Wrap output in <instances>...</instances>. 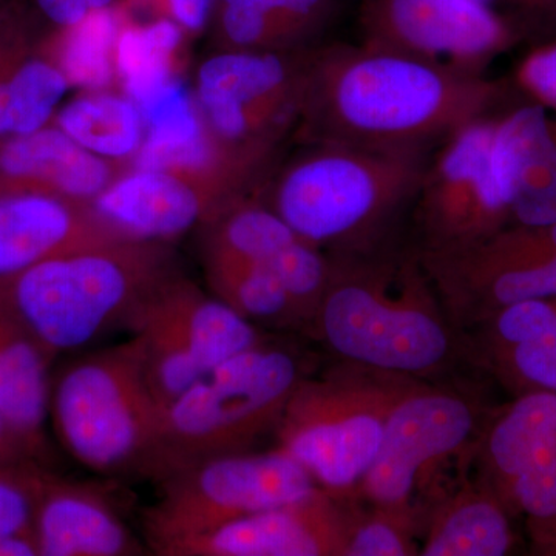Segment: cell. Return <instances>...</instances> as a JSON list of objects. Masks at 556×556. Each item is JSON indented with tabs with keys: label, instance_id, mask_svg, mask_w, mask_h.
<instances>
[{
	"label": "cell",
	"instance_id": "8fae6325",
	"mask_svg": "<svg viewBox=\"0 0 556 556\" xmlns=\"http://www.w3.org/2000/svg\"><path fill=\"white\" fill-rule=\"evenodd\" d=\"M478 405L447 388L419 380L388 419L375 463L353 492L372 507L419 511L416 497L478 438Z\"/></svg>",
	"mask_w": 556,
	"mask_h": 556
},
{
	"label": "cell",
	"instance_id": "ffe728a7",
	"mask_svg": "<svg viewBox=\"0 0 556 556\" xmlns=\"http://www.w3.org/2000/svg\"><path fill=\"white\" fill-rule=\"evenodd\" d=\"M39 556H138L146 548L98 486L43 468L35 514Z\"/></svg>",
	"mask_w": 556,
	"mask_h": 556
},
{
	"label": "cell",
	"instance_id": "f1b7e54d",
	"mask_svg": "<svg viewBox=\"0 0 556 556\" xmlns=\"http://www.w3.org/2000/svg\"><path fill=\"white\" fill-rule=\"evenodd\" d=\"M208 292L251 324L299 325L287 291L265 263L248 258L203 260Z\"/></svg>",
	"mask_w": 556,
	"mask_h": 556
},
{
	"label": "cell",
	"instance_id": "ac0fdd59",
	"mask_svg": "<svg viewBox=\"0 0 556 556\" xmlns=\"http://www.w3.org/2000/svg\"><path fill=\"white\" fill-rule=\"evenodd\" d=\"M492 152L510 225L556 223V113L515 102L496 116Z\"/></svg>",
	"mask_w": 556,
	"mask_h": 556
},
{
	"label": "cell",
	"instance_id": "e0dca14e",
	"mask_svg": "<svg viewBox=\"0 0 556 556\" xmlns=\"http://www.w3.org/2000/svg\"><path fill=\"white\" fill-rule=\"evenodd\" d=\"M127 240L90 203L38 190L0 189V289L47 260Z\"/></svg>",
	"mask_w": 556,
	"mask_h": 556
},
{
	"label": "cell",
	"instance_id": "d590c367",
	"mask_svg": "<svg viewBox=\"0 0 556 556\" xmlns=\"http://www.w3.org/2000/svg\"><path fill=\"white\" fill-rule=\"evenodd\" d=\"M119 0H33L36 10L51 28L78 24L98 11L112 9Z\"/></svg>",
	"mask_w": 556,
	"mask_h": 556
},
{
	"label": "cell",
	"instance_id": "8992f818",
	"mask_svg": "<svg viewBox=\"0 0 556 556\" xmlns=\"http://www.w3.org/2000/svg\"><path fill=\"white\" fill-rule=\"evenodd\" d=\"M303 378L295 354L265 340L211 369L163 408L153 481L276 433Z\"/></svg>",
	"mask_w": 556,
	"mask_h": 556
},
{
	"label": "cell",
	"instance_id": "83f0119b",
	"mask_svg": "<svg viewBox=\"0 0 556 556\" xmlns=\"http://www.w3.org/2000/svg\"><path fill=\"white\" fill-rule=\"evenodd\" d=\"M124 14L126 9L118 2L78 24L42 35L43 53L61 70L70 89H115L116 39Z\"/></svg>",
	"mask_w": 556,
	"mask_h": 556
},
{
	"label": "cell",
	"instance_id": "f35d334b",
	"mask_svg": "<svg viewBox=\"0 0 556 556\" xmlns=\"http://www.w3.org/2000/svg\"><path fill=\"white\" fill-rule=\"evenodd\" d=\"M481 2L490 3V5H492V2H490V0H481Z\"/></svg>",
	"mask_w": 556,
	"mask_h": 556
},
{
	"label": "cell",
	"instance_id": "5bb4252c",
	"mask_svg": "<svg viewBox=\"0 0 556 556\" xmlns=\"http://www.w3.org/2000/svg\"><path fill=\"white\" fill-rule=\"evenodd\" d=\"M478 452L482 473L526 522L533 551L556 556V394H517L486 424Z\"/></svg>",
	"mask_w": 556,
	"mask_h": 556
},
{
	"label": "cell",
	"instance_id": "8d00e7d4",
	"mask_svg": "<svg viewBox=\"0 0 556 556\" xmlns=\"http://www.w3.org/2000/svg\"><path fill=\"white\" fill-rule=\"evenodd\" d=\"M0 456L13 464L28 463V460L39 463L40 460L24 438L11 427L2 413H0Z\"/></svg>",
	"mask_w": 556,
	"mask_h": 556
},
{
	"label": "cell",
	"instance_id": "d4e9b609",
	"mask_svg": "<svg viewBox=\"0 0 556 556\" xmlns=\"http://www.w3.org/2000/svg\"><path fill=\"white\" fill-rule=\"evenodd\" d=\"M338 0H218L212 27L218 50L298 51L317 39Z\"/></svg>",
	"mask_w": 556,
	"mask_h": 556
},
{
	"label": "cell",
	"instance_id": "30bf717a",
	"mask_svg": "<svg viewBox=\"0 0 556 556\" xmlns=\"http://www.w3.org/2000/svg\"><path fill=\"white\" fill-rule=\"evenodd\" d=\"M316 47L218 50L207 58L197 72L193 97L208 129L230 144L283 148L298 123Z\"/></svg>",
	"mask_w": 556,
	"mask_h": 556
},
{
	"label": "cell",
	"instance_id": "484cf974",
	"mask_svg": "<svg viewBox=\"0 0 556 556\" xmlns=\"http://www.w3.org/2000/svg\"><path fill=\"white\" fill-rule=\"evenodd\" d=\"M188 38L174 22H141L126 9L116 39V87L138 108L148 104L179 80V58Z\"/></svg>",
	"mask_w": 556,
	"mask_h": 556
},
{
	"label": "cell",
	"instance_id": "1f68e13d",
	"mask_svg": "<svg viewBox=\"0 0 556 556\" xmlns=\"http://www.w3.org/2000/svg\"><path fill=\"white\" fill-rule=\"evenodd\" d=\"M43 468L36 460L0 468V541L35 532Z\"/></svg>",
	"mask_w": 556,
	"mask_h": 556
},
{
	"label": "cell",
	"instance_id": "9a60e30c",
	"mask_svg": "<svg viewBox=\"0 0 556 556\" xmlns=\"http://www.w3.org/2000/svg\"><path fill=\"white\" fill-rule=\"evenodd\" d=\"M240 200L177 172L126 169L90 206L123 239L172 244Z\"/></svg>",
	"mask_w": 556,
	"mask_h": 556
},
{
	"label": "cell",
	"instance_id": "7c38bea8",
	"mask_svg": "<svg viewBox=\"0 0 556 556\" xmlns=\"http://www.w3.org/2000/svg\"><path fill=\"white\" fill-rule=\"evenodd\" d=\"M358 30L364 46L473 75L526 42L517 22L481 0H362Z\"/></svg>",
	"mask_w": 556,
	"mask_h": 556
},
{
	"label": "cell",
	"instance_id": "cb8c5ba5",
	"mask_svg": "<svg viewBox=\"0 0 556 556\" xmlns=\"http://www.w3.org/2000/svg\"><path fill=\"white\" fill-rule=\"evenodd\" d=\"M54 358L0 298V413L40 460L49 453L46 424Z\"/></svg>",
	"mask_w": 556,
	"mask_h": 556
},
{
	"label": "cell",
	"instance_id": "ba28073f",
	"mask_svg": "<svg viewBox=\"0 0 556 556\" xmlns=\"http://www.w3.org/2000/svg\"><path fill=\"white\" fill-rule=\"evenodd\" d=\"M159 484L160 496L144 514V532L150 551L160 556L175 544L318 489L305 467L278 447L201 460Z\"/></svg>",
	"mask_w": 556,
	"mask_h": 556
},
{
	"label": "cell",
	"instance_id": "52a82bcc",
	"mask_svg": "<svg viewBox=\"0 0 556 556\" xmlns=\"http://www.w3.org/2000/svg\"><path fill=\"white\" fill-rule=\"evenodd\" d=\"M416 379L356 365L300 380L276 430L278 448L320 489L353 492L378 456L391 413Z\"/></svg>",
	"mask_w": 556,
	"mask_h": 556
},
{
	"label": "cell",
	"instance_id": "e575fe53",
	"mask_svg": "<svg viewBox=\"0 0 556 556\" xmlns=\"http://www.w3.org/2000/svg\"><path fill=\"white\" fill-rule=\"evenodd\" d=\"M495 9L517 22L526 42L556 39V0H490Z\"/></svg>",
	"mask_w": 556,
	"mask_h": 556
},
{
	"label": "cell",
	"instance_id": "ab89813d",
	"mask_svg": "<svg viewBox=\"0 0 556 556\" xmlns=\"http://www.w3.org/2000/svg\"><path fill=\"white\" fill-rule=\"evenodd\" d=\"M0 2H2V0H0Z\"/></svg>",
	"mask_w": 556,
	"mask_h": 556
},
{
	"label": "cell",
	"instance_id": "836d02e7",
	"mask_svg": "<svg viewBox=\"0 0 556 556\" xmlns=\"http://www.w3.org/2000/svg\"><path fill=\"white\" fill-rule=\"evenodd\" d=\"M131 14L144 13L153 20H167L186 35L199 36L214 20L218 0H119Z\"/></svg>",
	"mask_w": 556,
	"mask_h": 556
},
{
	"label": "cell",
	"instance_id": "277c9868",
	"mask_svg": "<svg viewBox=\"0 0 556 556\" xmlns=\"http://www.w3.org/2000/svg\"><path fill=\"white\" fill-rule=\"evenodd\" d=\"M178 273L172 244L116 240L40 263L0 289V298L58 357L116 327Z\"/></svg>",
	"mask_w": 556,
	"mask_h": 556
},
{
	"label": "cell",
	"instance_id": "7402d4cb",
	"mask_svg": "<svg viewBox=\"0 0 556 556\" xmlns=\"http://www.w3.org/2000/svg\"><path fill=\"white\" fill-rule=\"evenodd\" d=\"M485 367L515 394H556V298L527 300L478 325Z\"/></svg>",
	"mask_w": 556,
	"mask_h": 556
},
{
	"label": "cell",
	"instance_id": "d6986e66",
	"mask_svg": "<svg viewBox=\"0 0 556 556\" xmlns=\"http://www.w3.org/2000/svg\"><path fill=\"white\" fill-rule=\"evenodd\" d=\"M17 0L0 2V142L49 126L70 86Z\"/></svg>",
	"mask_w": 556,
	"mask_h": 556
},
{
	"label": "cell",
	"instance_id": "4dcf8cb0",
	"mask_svg": "<svg viewBox=\"0 0 556 556\" xmlns=\"http://www.w3.org/2000/svg\"><path fill=\"white\" fill-rule=\"evenodd\" d=\"M420 514L401 508L375 507V511L356 518L348 515L343 556L419 555L415 544Z\"/></svg>",
	"mask_w": 556,
	"mask_h": 556
},
{
	"label": "cell",
	"instance_id": "5b68a950",
	"mask_svg": "<svg viewBox=\"0 0 556 556\" xmlns=\"http://www.w3.org/2000/svg\"><path fill=\"white\" fill-rule=\"evenodd\" d=\"M50 417L80 466L105 477L152 479L163 407L134 336L70 362L51 382Z\"/></svg>",
	"mask_w": 556,
	"mask_h": 556
},
{
	"label": "cell",
	"instance_id": "4fadbf2b",
	"mask_svg": "<svg viewBox=\"0 0 556 556\" xmlns=\"http://www.w3.org/2000/svg\"><path fill=\"white\" fill-rule=\"evenodd\" d=\"M496 116L468 124L431 156L409 211L417 254L471 247L510 226L493 166Z\"/></svg>",
	"mask_w": 556,
	"mask_h": 556
},
{
	"label": "cell",
	"instance_id": "4316f807",
	"mask_svg": "<svg viewBox=\"0 0 556 556\" xmlns=\"http://www.w3.org/2000/svg\"><path fill=\"white\" fill-rule=\"evenodd\" d=\"M54 126L80 148L129 169L146 138L141 110L123 91H80L54 113Z\"/></svg>",
	"mask_w": 556,
	"mask_h": 556
},
{
	"label": "cell",
	"instance_id": "603a6c76",
	"mask_svg": "<svg viewBox=\"0 0 556 556\" xmlns=\"http://www.w3.org/2000/svg\"><path fill=\"white\" fill-rule=\"evenodd\" d=\"M514 514L484 473L464 482L431 507L422 525L424 556H503L518 536Z\"/></svg>",
	"mask_w": 556,
	"mask_h": 556
},
{
	"label": "cell",
	"instance_id": "d6a6232c",
	"mask_svg": "<svg viewBox=\"0 0 556 556\" xmlns=\"http://www.w3.org/2000/svg\"><path fill=\"white\" fill-rule=\"evenodd\" d=\"M508 80L519 100L556 113V39L530 46Z\"/></svg>",
	"mask_w": 556,
	"mask_h": 556
},
{
	"label": "cell",
	"instance_id": "6da1fadb",
	"mask_svg": "<svg viewBox=\"0 0 556 556\" xmlns=\"http://www.w3.org/2000/svg\"><path fill=\"white\" fill-rule=\"evenodd\" d=\"M517 101L508 79L364 43H320L311 53L291 138L298 144L433 153L468 124Z\"/></svg>",
	"mask_w": 556,
	"mask_h": 556
},
{
	"label": "cell",
	"instance_id": "f546056e",
	"mask_svg": "<svg viewBox=\"0 0 556 556\" xmlns=\"http://www.w3.org/2000/svg\"><path fill=\"white\" fill-rule=\"evenodd\" d=\"M453 324L478 325L496 311L527 302L556 298V257L514 273L481 278L439 292Z\"/></svg>",
	"mask_w": 556,
	"mask_h": 556
},
{
	"label": "cell",
	"instance_id": "9c48e42d",
	"mask_svg": "<svg viewBox=\"0 0 556 556\" xmlns=\"http://www.w3.org/2000/svg\"><path fill=\"white\" fill-rule=\"evenodd\" d=\"M129 329L163 408L211 369L263 342L257 325L179 273L150 294Z\"/></svg>",
	"mask_w": 556,
	"mask_h": 556
},
{
	"label": "cell",
	"instance_id": "44dd1931",
	"mask_svg": "<svg viewBox=\"0 0 556 556\" xmlns=\"http://www.w3.org/2000/svg\"><path fill=\"white\" fill-rule=\"evenodd\" d=\"M124 170L80 148L53 123L0 142V189L38 190L91 203Z\"/></svg>",
	"mask_w": 556,
	"mask_h": 556
},
{
	"label": "cell",
	"instance_id": "2e32d148",
	"mask_svg": "<svg viewBox=\"0 0 556 556\" xmlns=\"http://www.w3.org/2000/svg\"><path fill=\"white\" fill-rule=\"evenodd\" d=\"M346 527L339 496L318 486L294 503L237 519L161 556H343Z\"/></svg>",
	"mask_w": 556,
	"mask_h": 556
},
{
	"label": "cell",
	"instance_id": "74e56055",
	"mask_svg": "<svg viewBox=\"0 0 556 556\" xmlns=\"http://www.w3.org/2000/svg\"><path fill=\"white\" fill-rule=\"evenodd\" d=\"M10 466H16V464L10 463V460H7L5 457L0 456V468L10 467Z\"/></svg>",
	"mask_w": 556,
	"mask_h": 556
},
{
	"label": "cell",
	"instance_id": "3957f363",
	"mask_svg": "<svg viewBox=\"0 0 556 556\" xmlns=\"http://www.w3.org/2000/svg\"><path fill=\"white\" fill-rule=\"evenodd\" d=\"M300 146L278 161L255 197L331 257L390 244L434 153Z\"/></svg>",
	"mask_w": 556,
	"mask_h": 556
},
{
	"label": "cell",
	"instance_id": "7a4b0ae2",
	"mask_svg": "<svg viewBox=\"0 0 556 556\" xmlns=\"http://www.w3.org/2000/svg\"><path fill=\"white\" fill-rule=\"evenodd\" d=\"M331 260L309 328L332 353L408 379L445 367L455 350L453 321L416 252L387 244Z\"/></svg>",
	"mask_w": 556,
	"mask_h": 556
}]
</instances>
